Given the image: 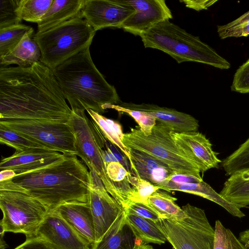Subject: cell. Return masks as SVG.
Returning a JSON list of instances; mask_svg holds the SVG:
<instances>
[{"mask_svg":"<svg viewBox=\"0 0 249 249\" xmlns=\"http://www.w3.org/2000/svg\"><path fill=\"white\" fill-rule=\"evenodd\" d=\"M91 119L97 125L105 137L115 145L127 158H129L128 148L123 143L118 135L106 120V117L90 109L86 110Z\"/></svg>","mask_w":249,"mask_h":249,"instance_id":"cell-35","label":"cell"},{"mask_svg":"<svg viewBox=\"0 0 249 249\" xmlns=\"http://www.w3.org/2000/svg\"><path fill=\"white\" fill-rule=\"evenodd\" d=\"M54 211L89 244L96 242L94 224L89 203H68Z\"/></svg>","mask_w":249,"mask_h":249,"instance_id":"cell-18","label":"cell"},{"mask_svg":"<svg viewBox=\"0 0 249 249\" xmlns=\"http://www.w3.org/2000/svg\"><path fill=\"white\" fill-rule=\"evenodd\" d=\"M110 108L125 113L131 116L138 124L144 135L146 136L151 134L152 129L156 124V119L147 113L125 108L119 105H108L107 109Z\"/></svg>","mask_w":249,"mask_h":249,"instance_id":"cell-36","label":"cell"},{"mask_svg":"<svg viewBox=\"0 0 249 249\" xmlns=\"http://www.w3.org/2000/svg\"><path fill=\"white\" fill-rule=\"evenodd\" d=\"M63 156L59 152L43 149L16 151L12 156L1 160L0 169L13 171L17 176L54 163Z\"/></svg>","mask_w":249,"mask_h":249,"instance_id":"cell-16","label":"cell"},{"mask_svg":"<svg viewBox=\"0 0 249 249\" xmlns=\"http://www.w3.org/2000/svg\"><path fill=\"white\" fill-rule=\"evenodd\" d=\"M106 120L108 122V123L111 126L113 130L116 132V133L119 137L120 139L122 141L123 138L124 133H123L121 125L119 124V123L116 122L112 120L108 119L106 118Z\"/></svg>","mask_w":249,"mask_h":249,"instance_id":"cell-44","label":"cell"},{"mask_svg":"<svg viewBox=\"0 0 249 249\" xmlns=\"http://www.w3.org/2000/svg\"><path fill=\"white\" fill-rule=\"evenodd\" d=\"M118 105L128 109L147 113L175 132L196 131L199 127L198 121L194 117L174 109L145 103L138 104L121 102Z\"/></svg>","mask_w":249,"mask_h":249,"instance_id":"cell-17","label":"cell"},{"mask_svg":"<svg viewBox=\"0 0 249 249\" xmlns=\"http://www.w3.org/2000/svg\"><path fill=\"white\" fill-rule=\"evenodd\" d=\"M92 180L88 203L93 219L97 242L124 210L107 192L100 179Z\"/></svg>","mask_w":249,"mask_h":249,"instance_id":"cell-12","label":"cell"},{"mask_svg":"<svg viewBox=\"0 0 249 249\" xmlns=\"http://www.w3.org/2000/svg\"><path fill=\"white\" fill-rule=\"evenodd\" d=\"M14 249H53L46 241L39 237L26 239L25 241Z\"/></svg>","mask_w":249,"mask_h":249,"instance_id":"cell-40","label":"cell"},{"mask_svg":"<svg viewBox=\"0 0 249 249\" xmlns=\"http://www.w3.org/2000/svg\"><path fill=\"white\" fill-rule=\"evenodd\" d=\"M0 142L20 152L37 148L53 150L49 147L25 138L0 124Z\"/></svg>","mask_w":249,"mask_h":249,"instance_id":"cell-30","label":"cell"},{"mask_svg":"<svg viewBox=\"0 0 249 249\" xmlns=\"http://www.w3.org/2000/svg\"><path fill=\"white\" fill-rule=\"evenodd\" d=\"M125 217L136 239L142 243L161 245L167 241L158 222L127 212Z\"/></svg>","mask_w":249,"mask_h":249,"instance_id":"cell-25","label":"cell"},{"mask_svg":"<svg viewBox=\"0 0 249 249\" xmlns=\"http://www.w3.org/2000/svg\"><path fill=\"white\" fill-rule=\"evenodd\" d=\"M53 71L72 110L90 109L101 114L108 105L121 102L115 88L107 82L94 64L89 47Z\"/></svg>","mask_w":249,"mask_h":249,"instance_id":"cell-3","label":"cell"},{"mask_svg":"<svg viewBox=\"0 0 249 249\" xmlns=\"http://www.w3.org/2000/svg\"><path fill=\"white\" fill-rule=\"evenodd\" d=\"M85 0H53L37 23V32H44L79 16Z\"/></svg>","mask_w":249,"mask_h":249,"instance_id":"cell-22","label":"cell"},{"mask_svg":"<svg viewBox=\"0 0 249 249\" xmlns=\"http://www.w3.org/2000/svg\"><path fill=\"white\" fill-rule=\"evenodd\" d=\"M134 12L126 0H85L78 17L96 32L107 28H121Z\"/></svg>","mask_w":249,"mask_h":249,"instance_id":"cell-11","label":"cell"},{"mask_svg":"<svg viewBox=\"0 0 249 249\" xmlns=\"http://www.w3.org/2000/svg\"><path fill=\"white\" fill-rule=\"evenodd\" d=\"M137 239V242L134 249H154L153 248L146 244H144L140 240Z\"/></svg>","mask_w":249,"mask_h":249,"instance_id":"cell-48","label":"cell"},{"mask_svg":"<svg viewBox=\"0 0 249 249\" xmlns=\"http://www.w3.org/2000/svg\"><path fill=\"white\" fill-rule=\"evenodd\" d=\"M231 89L241 93H249V59L235 72Z\"/></svg>","mask_w":249,"mask_h":249,"instance_id":"cell-38","label":"cell"},{"mask_svg":"<svg viewBox=\"0 0 249 249\" xmlns=\"http://www.w3.org/2000/svg\"><path fill=\"white\" fill-rule=\"evenodd\" d=\"M213 249H248L232 232L217 220L215 222Z\"/></svg>","mask_w":249,"mask_h":249,"instance_id":"cell-32","label":"cell"},{"mask_svg":"<svg viewBox=\"0 0 249 249\" xmlns=\"http://www.w3.org/2000/svg\"><path fill=\"white\" fill-rule=\"evenodd\" d=\"M128 178L133 191L132 203L139 202L147 205L149 197L160 189L159 186L140 178L130 172L128 174Z\"/></svg>","mask_w":249,"mask_h":249,"instance_id":"cell-34","label":"cell"},{"mask_svg":"<svg viewBox=\"0 0 249 249\" xmlns=\"http://www.w3.org/2000/svg\"><path fill=\"white\" fill-rule=\"evenodd\" d=\"M33 35L26 33L18 44L8 53L0 57V68L16 64L27 68L40 61L41 51L39 46L32 38Z\"/></svg>","mask_w":249,"mask_h":249,"instance_id":"cell-23","label":"cell"},{"mask_svg":"<svg viewBox=\"0 0 249 249\" xmlns=\"http://www.w3.org/2000/svg\"><path fill=\"white\" fill-rule=\"evenodd\" d=\"M137 242L124 210L92 249H134Z\"/></svg>","mask_w":249,"mask_h":249,"instance_id":"cell-20","label":"cell"},{"mask_svg":"<svg viewBox=\"0 0 249 249\" xmlns=\"http://www.w3.org/2000/svg\"><path fill=\"white\" fill-rule=\"evenodd\" d=\"M135 12L122 24L124 31L140 36L159 23L172 18L170 9L164 0H126Z\"/></svg>","mask_w":249,"mask_h":249,"instance_id":"cell-13","label":"cell"},{"mask_svg":"<svg viewBox=\"0 0 249 249\" xmlns=\"http://www.w3.org/2000/svg\"><path fill=\"white\" fill-rule=\"evenodd\" d=\"M186 217L180 221L161 219L158 223L174 249H213L215 230L204 210L187 204Z\"/></svg>","mask_w":249,"mask_h":249,"instance_id":"cell-8","label":"cell"},{"mask_svg":"<svg viewBox=\"0 0 249 249\" xmlns=\"http://www.w3.org/2000/svg\"><path fill=\"white\" fill-rule=\"evenodd\" d=\"M219 195L239 209L249 205V169L236 172L224 183Z\"/></svg>","mask_w":249,"mask_h":249,"instance_id":"cell-24","label":"cell"},{"mask_svg":"<svg viewBox=\"0 0 249 249\" xmlns=\"http://www.w3.org/2000/svg\"><path fill=\"white\" fill-rule=\"evenodd\" d=\"M217 0H181L184 2L186 7L200 11L203 9H207L209 7L213 5Z\"/></svg>","mask_w":249,"mask_h":249,"instance_id":"cell-43","label":"cell"},{"mask_svg":"<svg viewBox=\"0 0 249 249\" xmlns=\"http://www.w3.org/2000/svg\"><path fill=\"white\" fill-rule=\"evenodd\" d=\"M131 173L157 185L174 175L164 163L143 152L128 148Z\"/></svg>","mask_w":249,"mask_h":249,"instance_id":"cell-19","label":"cell"},{"mask_svg":"<svg viewBox=\"0 0 249 249\" xmlns=\"http://www.w3.org/2000/svg\"><path fill=\"white\" fill-rule=\"evenodd\" d=\"M96 31L77 16L44 32L33 39L41 51L40 62L53 70L76 54L90 47Z\"/></svg>","mask_w":249,"mask_h":249,"instance_id":"cell-5","label":"cell"},{"mask_svg":"<svg viewBox=\"0 0 249 249\" xmlns=\"http://www.w3.org/2000/svg\"><path fill=\"white\" fill-rule=\"evenodd\" d=\"M0 181H3L12 178L16 176L13 171L10 170H2L0 172Z\"/></svg>","mask_w":249,"mask_h":249,"instance_id":"cell-46","label":"cell"},{"mask_svg":"<svg viewBox=\"0 0 249 249\" xmlns=\"http://www.w3.org/2000/svg\"><path fill=\"white\" fill-rule=\"evenodd\" d=\"M57 162L0 181V190L24 192L48 212L68 203H88L93 184L91 172L74 154H63Z\"/></svg>","mask_w":249,"mask_h":249,"instance_id":"cell-2","label":"cell"},{"mask_svg":"<svg viewBox=\"0 0 249 249\" xmlns=\"http://www.w3.org/2000/svg\"><path fill=\"white\" fill-rule=\"evenodd\" d=\"M34 29L29 26L18 24L0 29V57L10 52L28 33L33 35Z\"/></svg>","mask_w":249,"mask_h":249,"instance_id":"cell-28","label":"cell"},{"mask_svg":"<svg viewBox=\"0 0 249 249\" xmlns=\"http://www.w3.org/2000/svg\"><path fill=\"white\" fill-rule=\"evenodd\" d=\"M178 184L198 183L203 180L202 178L189 175L174 174L168 177L166 179Z\"/></svg>","mask_w":249,"mask_h":249,"instance_id":"cell-42","label":"cell"},{"mask_svg":"<svg viewBox=\"0 0 249 249\" xmlns=\"http://www.w3.org/2000/svg\"><path fill=\"white\" fill-rule=\"evenodd\" d=\"M53 0H19L17 13L22 20L38 23Z\"/></svg>","mask_w":249,"mask_h":249,"instance_id":"cell-29","label":"cell"},{"mask_svg":"<svg viewBox=\"0 0 249 249\" xmlns=\"http://www.w3.org/2000/svg\"><path fill=\"white\" fill-rule=\"evenodd\" d=\"M5 232L1 226L0 225V249H4L8 247V245L4 240Z\"/></svg>","mask_w":249,"mask_h":249,"instance_id":"cell-47","label":"cell"},{"mask_svg":"<svg viewBox=\"0 0 249 249\" xmlns=\"http://www.w3.org/2000/svg\"><path fill=\"white\" fill-rule=\"evenodd\" d=\"M68 123L75 135L77 156L82 159L92 175L101 180L107 192L123 208L122 198L107 174L103 155L106 138L101 131L85 111L80 110H72Z\"/></svg>","mask_w":249,"mask_h":249,"instance_id":"cell-7","label":"cell"},{"mask_svg":"<svg viewBox=\"0 0 249 249\" xmlns=\"http://www.w3.org/2000/svg\"><path fill=\"white\" fill-rule=\"evenodd\" d=\"M172 136L178 147L197 166L201 173L219 167L222 162L218 153L213 150L212 144L205 135L196 131L183 133L172 132Z\"/></svg>","mask_w":249,"mask_h":249,"instance_id":"cell-15","label":"cell"},{"mask_svg":"<svg viewBox=\"0 0 249 249\" xmlns=\"http://www.w3.org/2000/svg\"><path fill=\"white\" fill-rule=\"evenodd\" d=\"M145 48L160 50L178 63L192 61L223 70L231 64L213 49L178 25L165 20L140 36Z\"/></svg>","mask_w":249,"mask_h":249,"instance_id":"cell-4","label":"cell"},{"mask_svg":"<svg viewBox=\"0 0 249 249\" xmlns=\"http://www.w3.org/2000/svg\"><path fill=\"white\" fill-rule=\"evenodd\" d=\"M239 240L246 248L249 249V229L240 233Z\"/></svg>","mask_w":249,"mask_h":249,"instance_id":"cell-45","label":"cell"},{"mask_svg":"<svg viewBox=\"0 0 249 249\" xmlns=\"http://www.w3.org/2000/svg\"><path fill=\"white\" fill-rule=\"evenodd\" d=\"M124 211L125 212L151 220L155 222H158L161 219L158 214L148 205L142 203H132Z\"/></svg>","mask_w":249,"mask_h":249,"instance_id":"cell-39","label":"cell"},{"mask_svg":"<svg viewBox=\"0 0 249 249\" xmlns=\"http://www.w3.org/2000/svg\"><path fill=\"white\" fill-rule=\"evenodd\" d=\"M106 167L108 177L119 192L125 210L132 203L133 193L128 178L130 172L118 161L110 162Z\"/></svg>","mask_w":249,"mask_h":249,"instance_id":"cell-27","label":"cell"},{"mask_svg":"<svg viewBox=\"0 0 249 249\" xmlns=\"http://www.w3.org/2000/svg\"><path fill=\"white\" fill-rule=\"evenodd\" d=\"M71 113L53 70L40 61L0 68V120L68 123Z\"/></svg>","mask_w":249,"mask_h":249,"instance_id":"cell-1","label":"cell"},{"mask_svg":"<svg viewBox=\"0 0 249 249\" xmlns=\"http://www.w3.org/2000/svg\"><path fill=\"white\" fill-rule=\"evenodd\" d=\"M172 130L159 123L150 135H144L140 128H131L124 134L122 142L128 148L145 153L165 164L174 174L189 175L202 178L201 171L176 145Z\"/></svg>","mask_w":249,"mask_h":249,"instance_id":"cell-6","label":"cell"},{"mask_svg":"<svg viewBox=\"0 0 249 249\" xmlns=\"http://www.w3.org/2000/svg\"><path fill=\"white\" fill-rule=\"evenodd\" d=\"M157 186L160 189L167 192L178 191L202 197L218 204L234 216L242 218L245 216L240 209L224 199L219 193L204 181L198 183L178 184L164 180Z\"/></svg>","mask_w":249,"mask_h":249,"instance_id":"cell-21","label":"cell"},{"mask_svg":"<svg viewBox=\"0 0 249 249\" xmlns=\"http://www.w3.org/2000/svg\"><path fill=\"white\" fill-rule=\"evenodd\" d=\"M19 0H0V29L20 24L17 9Z\"/></svg>","mask_w":249,"mask_h":249,"instance_id":"cell-37","label":"cell"},{"mask_svg":"<svg viewBox=\"0 0 249 249\" xmlns=\"http://www.w3.org/2000/svg\"><path fill=\"white\" fill-rule=\"evenodd\" d=\"M177 200L169 194L158 190L149 197L147 205L160 219L180 221L184 219L187 215L175 203Z\"/></svg>","mask_w":249,"mask_h":249,"instance_id":"cell-26","label":"cell"},{"mask_svg":"<svg viewBox=\"0 0 249 249\" xmlns=\"http://www.w3.org/2000/svg\"><path fill=\"white\" fill-rule=\"evenodd\" d=\"M227 176L249 169V138L220 163Z\"/></svg>","mask_w":249,"mask_h":249,"instance_id":"cell-31","label":"cell"},{"mask_svg":"<svg viewBox=\"0 0 249 249\" xmlns=\"http://www.w3.org/2000/svg\"><path fill=\"white\" fill-rule=\"evenodd\" d=\"M106 145L110 149L113 155L126 170L131 173V166L129 160L124 154L114 144L106 138Z\"/></svg>","mask_w":249,"mask_h":249,"instance_id":"cell-41","label":"cell"},{"mask_svg":"<svg viewBox=\"0 0 249 249\" xmlns=\"http://www.w3.org/2000/svg\"><path fill=\"white\" fill-rule=\"evenodd\" d=\"M53 249H92V245L79 235L54 210L47 213L36 233Z\"/></svg>","mask_w":249,"mask_h":249,"instance_id":"cell-14","label":"cell"},{"mask_svg":"<svg viewBox=\"0 0 249 249\" xmlns=\"http://www.w3.org/2000/svg\"><path fill=\"white\" fill-rule=\"evenodd\" d=\"M0 124L63 154L77 156L75 135L68 123L28 119H2Z\"/></svg>","mask_w":249,"mask_h":249,"instance_id":"cell-10","label":"cell"},{"mask_svg":"<svg viewBox=\"0 0 249 249\" xmlns=\"http://www.w3.org/2000/svg\"><path fill=\"white\" fill-rule=\"evenodd\" d=\"M217 33L221 39L249 35V11L233 21L217 26Z\"/></svg>","mask_w":249,"mask_h":249,"instance_id":"cell-33","label":"cell"},{"mask_svg":"<svg viewBox=\"0 0 249 249\" xmlns=\"http://www.w3.org/2000/svg\"><path fill=\"white\" fill-rule=\"evenodd\" d=\"M0 221L5 232L24 234L26 239L36 237L37 230L48 213L38 200L22 192L0 190Z\"/></svg>","mask_w":249,"mask_h":249,"instance_id":"cell-9","label":"cell"}]
</instances>
